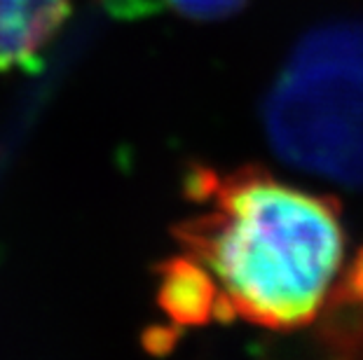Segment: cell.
Listing matches in <instances>:
<instances>
[{"label": "cell", "mask_w": 363, "mask_h": 360, "mask_svg": "<svg viewBox=\"0 0 363 360\" xmlns=\"http://www.w3.org/2000/svg\"><path fill=\"white\" fill-rule=\"evenodd\" d=\"M265 132L284 162L363 185V24L312 30L265 101Z\"/></svg>", "instance_id": "2"}, {"label": "cell", "mask_w": 363, "mask_h": 360, "mask_svg": "<svg viewBox=\"0 0 363 360\" xmlns=\"http://www.w3.org/2000/svg\"><path fill=\"white\" fill-rule=\"evenodd\" d=\"M68 12V0H0V71L33 66Z\"/></svg>", "instance_id": "3"}, {"label": "cell", "mask_w": 363, "mask_h": 360, "mask_svg": "<svg viewBox=\"0 0 363 360\" xmlns=\"http://www.w3.org/2000/svg\"><path fill=\"white\" fill-rule=\"evenodd\" d=\"M199 211L176 229L211 293L213 316L293 330L312 323L345 260L337 204L262 168L197 171Z\"/></svg>", "instance_id": "1"}, {"label": "cell", "mask_w": 363, "mask_h": 360, "mask_svg": "<svg viewBox=\"0 0 363 360\" xmlns=\"http://www.w3.org/2000/svg\"><path fill=\"white\" fill-rule=\"evenodd\" d=\"M101 3L118 19H143L172 12L197 21H213L235 14L246 0H101Z\"/></svg>", "instance_id": "4"}]
</instances>
